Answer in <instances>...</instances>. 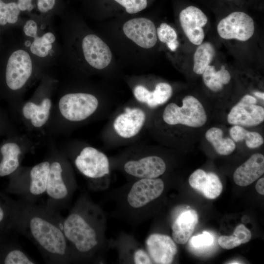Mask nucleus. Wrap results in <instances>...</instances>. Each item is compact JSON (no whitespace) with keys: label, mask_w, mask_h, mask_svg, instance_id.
<instances>
[{"label":"nucleus","mask_w":264,"mask_h":264,"mask_svg":"<svg viewBox=\"0 0 264 264\" xmlns=\"http://www.w3.org/2000/svg\"><path fill=\"white\" fill-rule=\"evenodd\" d=\"M12 228L30 240L48 264L72 262L62 227L63 218L46 205L7 199Z\"/></svg>","instance_id":"1"},{"label":"nucleus","mask_w":264,"mask_h":264,"mask_svg":"<svg viewBox=\"0 0 264 264\" xmlns=\"http://www.w3.org/2000/svg\"><path fill=\"white\" fill-rule=\"evenodd\" d=\"M97 207L86 195L78 198L62 227L72 262L91 259L101 244V228Z\"/></svg>","instance_id":"2"},{"label":"nucleus","mask_w":264,"mask_h":264,"mask_svg":"<svg viewBox=\"0 0 264 264\" xmlns=\"http://www.w3.org/2000/svg\"><path fill=\"white\" fill-rule=\"evenodd\" d=\"M75 180L65 163L59 159L50 162L45 193L46 205L57 211L67 205L74 190Z\"/></svg>","instance_id":"3"},{"label":"nucleus","mask_w":264,"mask_h":264,"mask_svg":"<svg viewBox=\"0 0 264 264\" xmlns=\"http://www.w3.org/2000/svg\"><path fill=\"white\" fill-rule=\"evenodd\" d=\"M50 162H42L12 179L8 190L26 201L34 203L45 193Z\"/></svg>","instance_id":"4"},{"label":"nucleus","mask_w":264,"mask_h":264,"mask_svg":"<svg viewBox=\"0 0 264 264\" xmlns=\"http://www.w3.org/2000/svg\"><path fill=\"white\" fill-rule=\"evenodd\" d=\"M182 103L181 106L174 102L166 106L162 114V119L165 124L170 127L181 125L199 128L206 123L207 120L206 111L197 98L187 95L183 98Z\"/></svg>","instance_id":"5"},{"label":"nucleus","mask_w":264,"mask_h":264,"mask_svg":"<svg viewBox=\"0 0 264 264\" xmlns=\"http://www.w3.org/2000/svg\"><path fill=\"white\" fill-rule=\"evenodd\" d=\"M145 107L139 103L129 105L117 113L110 126V131L114 137L127 141L139 135L148 120Z\"/></svg>","instance_id":"6"},{"label":"nucleus","mask_w":264,"mask_h":264,"mask_svg":"<svg viewBox=\"0 0 264 264\" xmlns=\"http://www.w3.org/2000/svg\"><path fill=\"white\" fill-rule=\"evenodd\" d=\"M99 106L98 98L87 92L67 93L61 98L59 102L61 114L72 122L87 119L97 110Z\"/></svg>","instance_id":"7"},{"label":"nucleus","mask_w":264,"mask_h":264,"mask_svg":"<svg viewBox=\"0 0 264 264\" xmlns=\"http://www.w3.org/2000/svg\"><path fill=\"white\" fill-rule=\"evenodd\" d=\"M77 170L91 181L100 179L110 173V163L108 156L96 148H83L74 160Z\"/></svg>","instance_id":"8"},{"label":"nucleus","mask_w":264,"mask_h":264,"mask_svg":"<svg viewBox=\"0 0 264 264\" xmlns=\"http://www.w3.org/2000/svg\"><path fill=\"white\" fill-rule=\"evenodd\" d=\"M218 35L224 40L235 39L242 42L249 40L254 35L255 24L247 14L235 11L222 19L217 27Z\"/></svg>","instance_id":"9"},{"label":"nucleus","mask_w":264,"mask_h":264,"mask_svg":"<svg viewBox=\"0 0 264 264\" xmlns=\"http://www.w3.org/2000/svg\"><path fill=\"white\" fill-rule=\"evenodd\" d=\"M33 69V61L28 51L22 48L15 50L9 56L6 67L8 87L13 90L22 88L30 78Z\"/></svg>","instance_id":"10"},{"label":"nucleus","mask_w":264,"mask_h":264,"mask_svg":"<svg viewBox=\"0 0 264 264\" xmlns=\"http://www.w3.org/2000/svg\"><path fill=\"white\" fill-rule=\"evenodd\" d=\"M164 189V182L159 178L138 179L129 189L126 201L129 207L140 209L159 197Z\"/></svg>","instance_id":"11"},{"label":"nucleus","mask_w":264,"mask_h":264,"mask_svg":"<svg viewBox=\"0 0 264 264\" xmlns=\"http://www.w3.org/2000/svg\"><path fill=\"white\" fill-rule=\"evenodd\" d=\"M256 103L257 99L254 96L249 94L243 96L228 113V123L244 127L256 126L262 123L264 120V109Z\"/></svg>","instance_id":"12"},{"label":"nucleus","mask_w":264,"mask_h":264,"mask_svg":"<svg viewBox=\"0 0 264 264\" xmlns=\"http://www.w3.org/2000/svg\"><path fill=\"white\" fill-rule=\"evenodd\" d=\"M123 168L127 175L137 179L154 178L165 173L166 164L159 156L143 154L127 160Z\"/></svg>","instance_id":"13"},{"label":"nucleus","mask_w":264,"mask_h":264,"mask_svg":"<svg viewBox=\"0 0 264 264\" xmlns=\"http://www.w3.org/2000/svg\"><path fill=\"white\" fill-rule=\"evenodd\" d=\"M123 31L128 39L143 48H152L158 40L155 25L146 18H136L128 21L123 26Z\"/></svg>","instance_id":"14"},{"label":"nucleus","mask_w":264,"mask_h":264,"mask_svg":"<svg viewBox=\"0 0 264 264\" xmlns=\"http://www.w3.org/2000/svg\"><path fill=\"white\" fill-rule=\"evenodd\" d=\"M83 57L91 67L101 70L110 64L112 53L108 45L98 36L89 34L86 35L81 43Z\"/></svg>","instance_id":"15"},{"label":"nucleus","mask_w":264,"mask_h":264,"mask_svg":"<svg viewBox=\"0 0 264 264\" xmlns=\"http://www.w3.org/2000/svg\"><path fill=\"white\" fill-rule=\"evenodd\" d=\"M181 28L189 41L198 45L205 38L204 27L208 22V18L199 8L193 5L182 9L179 14Z\"/></svg>","instance_id":"16"},{"label":"nucleus","mask_w":264,"mask_h":264,"mask_svg":"<svg viewBox=\"0 0 264 264\" xmlns=\"http://www.w3.org/2000/svg\"><path fill=\"white\" fill-rule=\"evenodd\" d=\"M132 93L138 103L153 109L168 101L172 96L173 88L164 82L157 83L153 89L141 83L133 86Z\"/></svg>","instance_id":"17"},{"label":"nucleus","mask_w":264,"mask_h":264,"mask_svg":"<svg viewBox=\"0 0 264 264\" xmlns=\"http://www.w3.org/2000/svg\"><path fill=\"white\" fill-rule=\"evenodd\" d=\"M146 246L153 263L157 264L172 263L177 252L173 238L160 233L150 235L146 240Z\"/></svg>","instance_id":"18"},{"label":"nucleus","mask_w":264,"mask_h":264,"mask_svg":"<svg viewBox=\"0 0 264 264\" xmlns=\"http://www.w3.org/2000/svg\"><path fill=\"white\" fill-rule=\"evenodd\" d=\"M189 183L193 188L208 199L216 198L222 191V183L218 176L202 169H197L190 175Z\"/></svg>","instance_id":"19"},{"label":"nucleus","mask_w":264,"mask_h":264,"mask_svg":"<svg viewBox=\"0 0 264 264\" xmlns=\"http://www.w3.org/2000/svg\"><path fill=\"white\" fill-rule=\"evenodd\" d=\"M264 173V156L260 153L252 155L234 172L233 179L239 186H247Z\"/></svg>","instance_id":"20"},{"label":"nucleus","mask_w":264,"mask_h":264,"mask_svg":"<svg viewBox=\"0 0 264 264\" xmlns=\"http://www.w3.org/2000/svg\"><path fill=\"white\" fill-rule=\"evenodd\" d=\"M198 222V215L194 209H184L176 216L172 225V238L175 242L186 243Z\"/></svg>","instance_id":"21"},{"label":"nucleus","mask_w":264,"mask_h":264,"mask_svg":"<svg viewBox=\"0 0 264 264\" xmlns=\"http://www.w3.org/2000/svg\"><path fill=\"white\" fill-rule=\"evenodd\" d=\"M26 37L30 38L31 42L27 43L30 52L34 56L40 58L47 57L52 50L56 37L51 31H46L42 35L38 33V28L28 33Z\"/></svg>","instance_id":"22"},{"label":"nucleus","mask_w":264,"mask_h":264,"mask_svg":"<svg viewBox=\"0 0 264 264\" xmlns=\"http://www.w3.org/2000/svg\"><path fill=\"white\" fill-rule=\"evenodd\" d=\"M2 158L0 161V176L11 175L20 166V156L22 151L15 143H7L0 148Z\"/></svg>","instance_id":"23"},{"label":"nucleus","mask_w":264,"mask_h":264,"mask_svg":"<svg viewBox=\"0 0 264 264\" xmlns=\"http://www.w3.org/2000/svg\"><path fill=\"white\" fill-rule=\"evenodd\" d=\"M51 106V101L48 98L44 99L40 105L28 102L23 106L22 113L26 119L31 120L33 126L40 128L47 121Z\"/></svg>","instance_id":"24"},{"label":"nucleus","mask_w":264,"mask_h":264,"mask_svg":"<svg viewBox=\"0 0 264 264\" xmlns=\"http://www.w3.org/2000/svg\"><path fill=\"white\" fill-rule=\"evenodd\" d=\"M202 75L205 85L214 92L222 90L224 86L228 84L231 80L230 72L223 65L219 70H217L214 66L210 65Z\"/></svg>","instance_id":"25"},{"label":"nucleus","mask_w":264,"mask_h":264,"mask_svg":"<svg viewBox=\"0 0 264 264\" xmlns=\"http://www.w3.org/2000/svg\"><path fill=\"white\" fill-rule=\"evenodd\" d=\"M0 248V263L5 264H35L38 263L16 243Z\"/></svg>","instance_id":"26"},{"label":"nucleus","mask_w":264,"mask_h":264,"mask_svg":"<svg viewBox=\"0 0 264 264\" xmlns=\"http://www.w3.org/2000/svg\"><path fill=\"white\" fill-rule=\"evenodd\" d=\"M216 54L214 45L210 42H202L198 45L193 56L194 72L202 75L206 68L210 65Z\"/></svg>","instance_id":"27"},{"label":"nucleus","mask_w":264,"mask_h":264,"mask_svg":"<svg viewBox=\"0 0 264 264\" xmlns=\"http://www.w3.org/2000/svg\"><path fill=\"white\" fill-rule=\"evenodd\" d=\"M205 138L220 154L227 155L231 154L236 148V144L232 138H224L221 129L212 127L206 132Z\"/></svg>","instance_id":"28"},{"label":"nucleus","mask_w":264,"mask_h":264,"mask_svg":"<svg viewBox=\"0 0 264 264\" xmlns=\"http://www.w3.org/2000/svg\"><path fill=\"white\" fill-rule=\"evenodd\" d=\"M230 135L234 142L245 140L246 145L250 149L260 147L264 142L261 134L256 132L248 131L242 126L234 125L229 131Z\"/></svg>","instance_id":"29"},{"label":"nucleus","mask_w":264,"mask_h":264,"mask_svg":"<svg viewBox=\"0 0 264 264\" xmlns=\"http://www.w3.org/2000/svg\"><path fill=\"white\" fill-rule=\"evenodd\" d=\"M157 39L165 44L171 51H176L179 46L177 35L175 29L165 22L161 23L156 28Z\"/></svg>","instance_id":"30"},{"label":"nucleus","mask_w":264,"mask_h":264,"mask_svg":"<svg viewBox=\"0 0 264 264\" xmlns=\"http://www.w3.org/2000/svg\"><path fill=\"white\" fill-rule=\"evenodd\" d=\"M21 12L16 0L8 2L0 0V25L15 24L18 21Z\"/></svg>","instance_id":"31"},{"label":"nucleus","mask_w":264,"mask_h":264,"mask_svg":"<svg viewBox=\"0 0 264 264\" xmlns=\"http://www.w3.org/2000/svg\"><path fill=\"white\" fill-rule=\"evenodd\" d=\"M124 7L129 14H135L145 9L148 5L147 0H114Z\"/></svg>","instance_id":"32"},{"label":"nucleus","mask_w":264,"mask_h":264,"mask_svg":"<svg viewBox=\"0 0 264 264\" xmlns=\"http://www.w3.org/2000/svg\"><path fill=\"white\" fill-rule=\"evenodd\" d=\"M214 242L213 236L207 231L193 236L190 241V244L195 248H203L210 246Z\"/></svg>","instance_id":"33"},{"label":"nucleus","mask_w":264,"mask_h":264,"mask_svg":"<svg viewBox=\"0 0 264 264\" xmlns=\"http://www.w3.org/2000/svg\"><path fill=\"white\" fill-rule=\"evenodd\" d=\"M59 3V0H33L34 10L41 14H48L55 9Z\"/></svg>","instance_id":"34"},{"label":"nucleus","mask_w":264,"mask_h":264,"mask_svg":"<svg viewBox=\"0 0 264 264\" xmlns=\"http://www.w3.org/2000/svg\"><path fill=\"white\" fill-rule=\"evenodd\" d=\"M12 228L11 216L6 199L5 202L0 200V233L7 228Z\"/></svg>","instance_id":"35"},{"label":"nucleus","mask_w":264,"mask_h":264,"mask_svg":"<svg viewBox=\"0 0 264 264\" xmlns=\"http://www.w3.org/2000/svg\"><path fill=\"white\" fill-rule=\"evenodd\" d=\"M233 235L238 239L241 244L248 242L251 238L250 231L242 224L237 226Z\"/></svg>","instance_id":"36"},{"label":"nucleus","mask_w":264,"mask_h":264,"mask_svg":"<svg viewBox=\"0 0 264 264\" xmlns=\"http://www.w3.org/2000/svg\"><path fill=\"white\" fill-rule=\"evenodd\" d=\"M220 246L225 249H231L241 244L238 239L232 234L230 236H221L218 239Z\"/></svg>","instance_id":"37"},{"label":"nucleus","mask_w":264,"mask_h":264,"mask_svg":"<svg viewBox=\"0 0 264 264\" xmlns=\"http://www.w3.org/2000/svg\"><path fill=\"white\" fill-rule=\"evenodd\" d=\"M133 261L135 264H151L153 261L147 251L142 248L136 249L133 254Z\"/></svg>","instance_id":"38"},{"label":"nucleus","mask_w":264,"mask_h":264,"mask_svg":"<svg viewBox=\"0 0 264 264\" xmlns=\"http://www.w3.org/2000/svg\"><path fill=\"white\" fill-rule=\"evenodd\" d=\"M256 190L260 194L264 195V178H260L255 186Z\"/></svg>","instance_id":"39"},{"label":"nucleus","mask_w":264,"mask_h":264,"mask_svg":"<svg viewBox=\"0 0 264 264\" xmlns=\"http://www.w3.org/2000/svg\"><path fill=\"white\" fill-rule=\"evenodd\" d=\"M254 95L258 98H260L263 100L264 99V92H260V91H256L254 92Z\"/></svg>","instance_id":"40"},{"label":"nucleus","mask_w":264,"mask_h":264,"mask_svg":"<svg viewBox=\"0 0 264 264\" xmlns=\"http://www.w3.org/2000/svg\"><path fill=\"white\" fill-rule=\"evenodd\" d=\"M234 262V263H230V264H241V263H239V262H236V261L235 262V261H234V262Z\"/></svg>","instance_id":"41"},{"label":"nucleus","mask_w":264,"mask_h":264,"mask_svg":"<svg viewBox=\"0 0 264 264\" xmlns=\"http://www.w3.org/2000/svg\"></svg>","instance_id":"42"}]
</instances>
